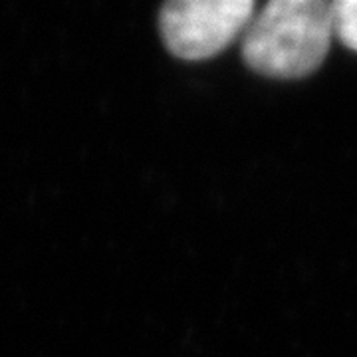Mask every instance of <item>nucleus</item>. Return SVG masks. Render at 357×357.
<instances>
[{
  "label": "nucleus",
  "mask_w": 357,
  "mask_h": 357,
  "mask_svg": "<svg viewBox=\"0 0 357 357\" xmlns=\"http://www.w3.org/2000/svg\"><path fill=\"white\" fill-rule=\"evenodd\" d=\"M326 0H270L244 30L243 58L264 77L300 79L324 64L332 44Z\"/></svg>",
  "instance_id": "obj_1"
},
{
  "label": "nucleus",
  "mask_w": 357,
  "mask_h": 357,
  "mask_svg": "<svg viewBox=\"0 0 357 357\" xmlns=\"http://www.w3.org/2000/svg\"><path fill=\"white\" fill-rule=\"evenodd\" d=\"M252 14V0H171L159 13L161 38L181 60L213 58L246 30Z\"/></svg>",
  "instance_id": "obj_2"
},
{
  "label": "nucleus",
  "mask_w": 357,
  "mask_h": 357,
  "mask_svg": "<svg viewBox=\"0 0 357 357\" xmlns=\"http://www.w3.org/2000/svg\"><path fill=\"white\" fill-rule=\"evenodd\" d=\"M332 6V30L345 48L357 52V0H335Z\"/></svg>",
  "instance_id": "obj_3"
}]
</instances>
